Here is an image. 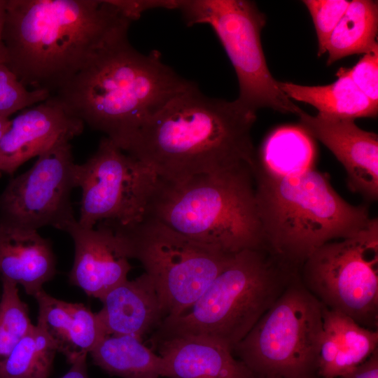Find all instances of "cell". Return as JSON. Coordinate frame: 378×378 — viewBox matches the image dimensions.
I'll return each instance as SVG.
<instances>
[{"label":"cell","instance_id":"cell-1","mask_svg":"<svg viewBox=\"0 0 378 378\" xmlns=\"http://www.w3.org/2000/svg\"><path fill=\"white\" fill-rule=\"evenodd\" d=\"M132 22L114 0H7L6 65L27 89L51 95L127 36Z\"/></svg>","mask_w":378,"mask_h":378},{"label":"cell","instance_id":"cell-2","mask_svg":"<svg viewBox=\"0 0 378 378\" xmlns=\"http://www.w3.org/2000/svg\"><path fill=\"white\" fill-rule=\"evenodd\" d=\"M256 113L237 99L208 97L194 83L139 128L125 151L169 182L254 164Z\"/></svg>","mask_w":378,"mask_h":378},{"label":"cell","instance_id":"cell-3","mask_svg":"<svg viewBox=\"0 0 378 378\" xmlns=\"http://www.w3.org/2000/svg\"><path fill=\"white\" fill-rule=\"evenodd\" d=\"M195 83L144 54L127 36L101 49L50 97L124 152L144 122Z\"/></svg>","mask_w":378,"mask_h":378},{"label":"cell","instance_id":"cell-4","mask_svg":"<svg viewBox=\"0 0 378 378\" xmlns=\"http://www.w3.org/2000/svg\"><path fill=\"white\" fill-rule=\"evenodd\" d=\"M252 172L266 248L299 270L316 248L356 234L372 220L367 204L346 202L314 167L278 175L253 164Z\"/></svg>","mask_w":378,"mask_h":378},{"label":"cell","instance_id":"cell-5","mask_svg":"<svg viewBox=\"0 0 378 378\" xmlns=\"http://www.w3.org/2000/svg\"><path fill=\"white\" fill-rule=\"evenodd\" d=\"M144 215L227 253L267 250L247 164L178 182L158 178Z\"/></svg>","mask_w":378,"mask_h":378},{"label":"cell","instance_id":"cell-6","mask_svg":"<svg viewBox=\"0 0 378 378\" xmlns=\"http://www.w3.org/2000/svg\"><path fill=\"white\" fill-rule=\"evenodd\" d=\"M298 273L270 251L238 252L191 307L163 319L155 337L200 336L232 351Z\"/></svg>","mask_w":378,"mask_h":378},{"label":"cell","instance_id":"cell-7","mask_svg":"<svg viewBox=\"0 0 378 378\" xmlns=\"http://www.w3.org/2000/svg\"><path fill=\"white\" fill-rule=\"evenodd\" d=\"M102 222L113 230L128 258L143 265L159 294L165 318L177 316L191 307L234 255L148 216L125 225Z\"/></svg>","mask_w":378,"mask_h":378},{"label":"cell","instance_id":"cell-8","mask_svg":"<svg viewBox=\"0 0 378 378\" xmlns=\"http://www.w3.org/2000/svg\"><path fill=\"white\" fill-rule=\"evenodd\" d=\"M322 304L299 273L232 350L257 377L319 378Z\"/></svg>","mask_w":378,"mask_h":378},{"label":"cell","instance_id":"cell-9","mask_svg":"<svg viewBox=\"0 0 378 378\" xmlns=\"http://www.w3.org/2000/svg\"><path fill=\"white\" fill-rule=\"evenodd\" d=\"M188 26L209 25L225 49L238 79L237 100L257 112L270 108L298 115L302 110L280 89L267 66L260 34L266 17L248 0H175Z\"/></svg>","mask_w":378,"mask_h":378},{"label":"cell","instance_id":"cell-10","mask_svg":"<svg viewBox=\"0 0 378 378\" xmlns=\"http://www.w3.org/2000/svg\"><path fill=\"white\" fill-rule=\"evenodd\" d=\"M307 290L326 308L365 328L378 327V220L316 248L299 270Z\"/></svg>","mask_w":378,"mask_h":378},{"label":"cell","instance_id":"cell-11","mask_svg":"<svg viewBox=\"0 0 378 378\" xmlns=\"http://www.w3.org/2000/svg\"><path fill=\"white\" fill-rule=\"evenodd\" d=\"M158 181L155 173L104 136L95 153L76 164L80 188L78 224L94 228L102 221L125 225L140 220Z\"/></svg>","mask_w":378,"mask_h":378},{"label":"cell","instance_id":"cell-12","mask_svg":"<svg viewBox=\"0 0 378 378\" xmlns=\"http://www.w3.org/2000/svg\"><path fill=\"white\" fill-rule=\"evenodd\" d=\"M76 164L69 141L39 155L0 194V219L27 229L52 226L63 231L76 220L71 202V191L77 188Z\"/></svg>","mask_w":378,"mask_h":378},{"label":"cell","instance_id":"cell-13","mask_svg":"<svg viewBox=\"0 0 378 378\" xmlns=\"http://www.w3.org/2000/svg\"><path fill=\"white\" fill-rule=\"evenodd\" d=\"M298 126L326 146L343 165L347 185L367 202L378 199V135L354 119L312 115L302 111Z\"/></svg>","mask_w":378,"mask_h":378},{"label":"cell","instance_id":"cell-14","mask_svg":"<svg viewBox=\"0 0 378 378\" xmlns=\"http://www.w3.org/2000/svg\"><path fill=\"white\" fill-rule=\"evenodd\" d=\"M83 122L52 98L28 107L10 120L0 139V177L13 175L24 162L80 135Z\"/></svg>","mask_w":378,"mask_h":378},{"label":"cell","instance_id":"cell-15","mask_svg":"<svg viewBox=\"0 0 378 378\" xmlns=\"http://www.w3.org/2000/svg\"><path fill=\"white\" fill-rule=\"evenodd\" d=\"M63 231L72 238L74 260L69 282L88 296L101 299L112 288L127 279L132 266L120 239L104 222L96 227L80 226L76 220Z\"/></svg>","mask_w":378,"mask_h":378},{"label":"cell","instance_id":"cell-16","mask_svg":"<svg viewBox=\"0 0 378 378\" xmlns=\"http://www.w3.org/2000/svg\"><path fill=\"white\" fill-rule=\"evenodd\" d=\"M169 378H258L223 344L200 336L155 337Z\"/></svg>","mask_w":378,"mask_h":378},{"label":"cell","instance_id":"cell-17","mask_svg":"<svg viewBox=\"0 0 378 378\" xmlns=\"http://www.w3.org/2000/svg\"><path fill=\"white\" fill-rule=\"evenodd\" d=\"M56 274L52 244L36 230L0 219V277L21 285L34 297Z\"/></svg>","mask_w":378,"mask_h":378},{"label":"cell","instance_id":"cell-18","mask_svg":"<svg viewBox=\"0 0 378 378\" xmlns=\"http://www.w3.org/2000/svg\"><path fill=\"white\" fill-rule=\"evenodd\" d=\"M100 300L103 307L97 314L107 335L142 338L165 318L157 289L145 272L118 284Z\"/></svg>","mask_w":378,"mask_h":378},{"label":"cell","instance_id":"cell-19","mask_svg":"<svg viewBox=\"0 0 378 378\" xmlns=\"http://www.w3.org/2000/svg\"><path fill=\"white\" fill-rule=\"evenodd\" d=\"M34 298L38 307L36 325L70 364L90 354L107 335L97 313L83 304L57 299L43 289Z\"/></svg>","mask_w":378,"mask_h":378},{"label":"cell","instance_id":"cell-20","mask_svg":"<svg viewBox=\"0 0 378 378\" xmlns=\"http://www.w3.org/2000/svg\"><path fill=\"white\" fill-rule=\"evenodd\" d=\"M322 318L319 378H340L363 363L378 349L377 330L362 326L349 316L323 305Z\"/></svg>","mask_w":378,"mask_h":378},{"label":"cell","instance_id":"cell-21","mask_svg":"<svg viewBox=\"0 0 378 378\" xmlns=\"http://www.w3.org/2000/svg\"><path fill=\"white\" fill-rule=\"evenodd\" d=\"M337 79L325 85H302L279 81L280 89L290 99L312 105L319 114L340 118H375L378 103L367 97L354 84L347 68H340Z\"/></svg>","mask_w":378,"mask_h":378},{"label":"cell","instance_id":"cell-22","mask_svg":"<svg viewBox=\"0 0 378 378\" xmlns=\"http://www.w3.org/2000/svg\"><path fill=\"white\" fill-rule=\"evenodd\" d=\"M94 364L122 378L167 377L163 358L134 335H106L90 353Z\"/></svg>","mask_w":378,"mask_h":378},{"label":"cell","instance_id":"cell-23","mask_svg":"<svg viewBox=\"0 0 378 378\" xmlns=\"http://www.w3.org/2000/svg\"><path fill=\"white\" fill-rule=\"evenodd\" d=\"M314 139L298 125L280 127L257 149L254 164L278 175H288L314 167Z\"/></svg>","mask_w":378,"mask_h":378},{"label":"cell","instance_id":"cell-24","mask_svg":"<svg viewBox=\"0 0 378 378\" xmlns=\"http://www.w3.org/2000/svg\"><path fill=\"white\" fill-rule=\"evenodd\" d=\"M377 1H351L328 40L327 65L349 55H365L377 48Z\"/></svg>","mask_w":378,"mask_h":378},{"label":"cell","instance_id":"cell-25","mask_svg":"<svg viewBox=\"0 0 378 378\" xmlns=\"http://www.w3.org/2000/svg\"><path fill=\"white\" fill-rule=\"evenodd\" d=\"M57 348L38 325L0 363V378H48Z\"/></svg>","mask_w":378,"mask_h":378},{"label":"cell","instance_id":"cell-26","mask_svg":"<svg viewBox=\"0 0 378 378\" xmlns=\"http://www.w3.org/2000/svg\"><path fill=\"white\" fill-rule=\"evenodd\" d=\"M2 293L0 300V363L31 329L27 304L18 293V285L1 279Z\"/></svg>","mask_w":378,"mask_h":378},{"label":"cell","instance_id":"cell-27","mask_svg":"<svg viewBox=\"0 0 378 378\" xmlns=\"http://www.w3.org/2000/svg\"><path fill=\"white\" fill-rule=\"evenodd\" d=\"M50 96L46 90L27 89L6 64H0V115L9 118Z\"/></svg>","mask_w":378,"mask_h":378},{"label":"cell","instance_id":"cell-28","mask_svg":"<svg viewBox=\"0 0 378 378\" xmlns=\"http://www.w3.org/2000/svg\"><path fill=\"white\" fill-rule=\"evenodd\" d=\"M312 17L318 39V56L326 52L328 40L346 10L350 1L304 0Z\"/></svg>","mask_w":378,"mask_h":378},{"label":"cell","instance_id":"cell-29","mask_svg":"<svg viewBox=\"0 0 378 378\" xmlns=\"http://www.w3.org/2000/svg\"><path fill=\"white\" fill-rule=\"evenodd\" d=\"M348 73L356 87L378 103V47L365 54Z\"/></svg>","mask_w":378,"mask_h":378},{"label":"cell","instance_id":"cell-30","mask_svg":"<svg viewBox=\"0 0 378 378\" xmlns=\"http://www.w3.org/2000/svg\"><path fill=\"white\" fill-rule=\"evenodd\" d=\"M340 378H378V349L363 363Z\"/></svg>","mask_w":378,"mask_h":378},{"label":"cell","instance_id":"cell-31","mask_svg":"<svg viewBox=\"0 0 378 378\" xmlns=\"http://www.w3.org/2000/svg\"><path fill=\"white\" fill-rule=\"evenodd\" d=\"M87 356L77 358L71 364V368L59 378H89L87 371Z\"/></svg>","mask_w":378,"mask_h":378},{"label":"cell","instance_id":"cell-32","mask_svg":"<svg viewBox=\"0 0 378 378\" xmlns=\"http://www.w3.org/2000/svg\"><path fill=\"white\" fill-rule=\"evenodd\" d=\"M7 0H0V64H6L7 52L3 40Z\"/></svg>","mask_w":378,"mask_h":378},{"label":"cell","instance_id":"cell-33","mask_svg":"<svg viewBox=\"0 0 378 378\" xmlns=\"http://www.w3.org/2000/svg\"><path fill=\"white\" fill-rule=\"evenodd\" d=\"M10 125V120L9 118H6L0 115V139L8 130Z\"/></svg>","mask_w":378,"mask_h":378},{"label":"cell","instance_id":"cell-34","mask_svg":"<svg viewBox=\"0 0 378 378\" xmlns=\"http://www.w3.org/2000/svg\"><path fill=\"white\" fill-rule=\"evenodd\" d=\"M258 378H281L278 376H267V377H258Z\"/></svg>","mask_w":378,"mask_h":378}]
</instances>
